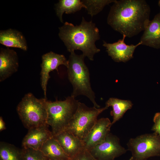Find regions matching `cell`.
I'll list each match as a JSON object with an SVG mask.
<instances>
[{"mask_svg": "<svg viewBox=\"0 0 160 160\" xmlns=\"http://www.w3.org/2000/svg\"><path fill=\"white\" fill-rule=\"evenodd\" d=\"M111 7L107 23L126 37H133L144 31L149 20L150 9L144 0H116Z\"/></svg>", "mask_w": 160, "mask_h": 160, "instance_id": "cell-1", "label": "cell"}, {"mask_svg": "<svg viewBox=\"0 0 160 160\" xmlns=\"http://www.w3.org/2000/svg\"><path fill=\"white\" fill-rule=\"evenodd\" d=\"M59 29V36L71 53L80 50L85 57L93 61L95 55L100 52L95 45L100 39L99 31L92 20L87 22L83 17L79 25L66 22Z\"/></svg>", "mask_w": 160, "mask_h": 160, "instance_id": "cell-2", "label": "cell"}, {"mask_svg": "<svg viewBox=\"0 0 160 160\" xmlns=\"http://www.w3.org/2000/svg\"><path fill=\"white\" fill-rule=\"evenodd\" d=\"M84 57L83 54L77 55L74 52L71 53L69 56L67 68L68 79L73 88L71 95L75 97L84 95L89 99L94 107L99 108L91 86L89 71L84 62Z\"/></svg>", "mask_w": 160, "mask_h": 160, "instance_id": "cell-3", "label": "cell"}, {"mask_svg": "<svg viewBox=\"0 0 160 160\" xmlns=\"http://www.w3.org/2000/svg\"><path fill=\"white\" fill-rule=\"evenodd\" d=\"M47 101L46 98L38 99L29 93L18 105L17 113L23 125L28 130L47 124Z\"/></svg>", "mask_w": 160, "mask_h": 160, "instance_id": "cell-4", "label": "cell"}, {"mask_svg": "<svg viewBox=\"0 0 160 160\" xmlns=\"http://www.w3.org/2000/svg\"><path fill=\"white\" fill-rule=\"evenodd\" d=\"M71 95L64 100L47 101V124L53 135L64 131L75 113L79 101Z\"/></svg>", "mask_w": 160, "mask_h": 160, "instance_id": "cell-5", "label": "cell"}, {"mask_svg": "<svg viewBox=\"0 0 160 160\" xmlns=\"http://www.w3.org/2000/svg\"><path fill=\"white\" fill-rule=\"evenodd\" d=\"M108 108L106 106L102 108L89 107L79 102L76 111L64 131L83 140L94 126L99 115Z\"/></svg>", "mask_w": 160, "mask_h": 160, "instance_id": "cell-6", "label": "cell"}, {"mask_svg": "<svg viewBox=\"0 0 160 160\" xmlns=\"http://www.w3.org/2000/svg\"><path fill=\"white\" fill-rule=\"evenodd\" d=\"M128 150L132 153V160H146L160 156V136L154 132L131 138L127 143Z\"/></svg>", "mask_w": 160, "mask_h": 160, "instance_id": "cell-7", "label": "cell"}, {"mask_svg": "<svg viewBox=\"0 0 160 160\" xmlns=\"http://www.w3.org/2000/svg\"><path fill=\"white\" fill-rule=\"evenodd\" d=\"M119 139L110 132L105 140L89 151L97 160H114L127 150L122 146Z\"/></svg>", "mask_w": 160, "mask_h": 160, "instance_id": "cell-8", "label": "cell"}, {"mask_svg": "<svg viewBox=\"0 0 160 160\" xmlns=\"http://www.w3.org/2000/svg\"><path fill=\"white\" fill-rule=\"evenodd\" d=\"M41 59V85L45 98H46L47 87L50 78L49 73L56 70L58 73L59 66L63 65L67 68L68 61L64 55L57 54L52 51L44 54L42 56Z\"/></svg>", "mask_w": 160, "mask_h": 160, "instance_id": "cell-9", "label": "cell"}, {"mask_svg": "<svg viewBox=\"0 0 160 160\" xmlns=\"http://www.w3.org/2000/svg\"><path fill=\"white\" fill-rule=\"evenodd\" d=\"M111 123L107 118L97 120L90 131L82 140L85 149L89 151L104 141L110 132Z\"/></svg>", "mask_w": 160, "mask_h": 160, "instance_id": "cell-10", "label": "cell"}, {"mask_svg": "<svg viewBox=\"0 0 160 160\" xmlns=\"http://www.w3.org/2000/svg\"><path fill=\"white\" fill-rule=\"evenodd\" d=\"M121 39L113 43H108L104 41L103 46L106 48L109 55L115 61L126 62L133 57L136 48L141 45L140 41L136 45L126 44L124 42L126 36L123 35Z\"/></svg>", "mask_w": 160, "mask_h": 160, "instance_id": "cell-11", "label": "cell"}, {"mask_svg": "<svg viewBox=\"0 0 160 160\" xmlns=\"http://www.w3.org/2000/svg\"><path fill=\"white\" fill-rule=\"evenodd\" d=\"M48 126L46 124L29 129L23 140V148L40 150L48 140L53 136Z\"/></svg>", "mask_w": 160, "mask_h": 160, "instance_id": "cell-12", "label": "cell"}, {"mask_svg": "<svg viewBox=\"0 0 160 160\" xmlns=\"http://www.w3.org/2000/svg\"><path fill=\"white\" fill-rule=\"evenodd\" d=\"M19 66L16 51L9 48L0 50V81L2 82L16 72Z\"/></svg>", "mask_w": 160, "mask_h": 160, "instance_id": "cell-13", "label": "cell"}, {"mask_svg": "<svg viewBox=\"0 0 160 160\" xmlns=\"http://www.w3.org/2000/svg\"><path fill=\"white\" fill-rule=\"evenodd\" d=\"M53 137L59 143L69 159L85 149L82 140L68 132L63 131Z\"/></svg>", "mask_w": 160, "mask_h": 160, "instance_id": "cell-14", "label": "cell"}, {"mask_svg": "<svg viewBox=\"0 0 160 160\" xmlns=\"http://www.w3.org/2000/svg\"><path fill=\"white\" fill-rule=\"evenodd\" d=\"M140 41L142 45L157 49L160 48V13L149 21Z\"/></svg>", "mask_w": 160, "mask_h": 160, "instance_id": "cell-15", "label": "cell"}, {"mask_svg": "<svg viewBox=\"0 0 160 160\" xmlns=\"http://www.w3.org/2000/svg\"><path fill=\"white\" fill-rule=\"evenodd\" d=\"M0 43L8 47L18 48L24 51L28 49L26 39L23 33L11 28L0 31Z\"/></svg>", "mask_w": 160, "mask_h": 160, "instance_id": "cell-16", "label": "cell"}, {"mask_svg": "<svg viewBox=\"0 0 160 160\" xmlns=\"http://www.w3.org/2000/svg\"><path fill=\"white\" fill-rule=\"evenodd\" d=\"M40 150L49 160H68L58 142L53 137L48 140Z\"/></svg>", "mask_w": 160, "mask_h": 160, "instance_id": "cell-17", "label": "cell"}, {"mask_svg": "<svg viewBox=\"0 0 160 160\" xmlns=\"http://www.w3.org/2000/svg\"><path fill=\"white\" fill-rule=\"evenodd\" d=\"M106 106H111L113 110L110 114L113 117L111 126L121 118L125 112L131 108L132 104L129 100H120L115 98H110L106 103Z\"/></svg>", "mask_w": 160, "mask_h": 160, "instance_id": "cell-18", "label": "cell"}, {"mask_svg": "<svg viewBox=\"0 0 160 160\" xmlns=\"http://www.w3.org/2000/svg\"><path fill=\"white\" fill-rule=\"evenodd\" d=\"M85 8L81 1L79 0H60L55 5L56 14L62 23H63V15L65 12L66 14L74 13Z\"/></svg>", "mask_w": 160, "mask_h": 160, "instance_id": "cell-19", "label": "cell"}, {"mask_svg": "<svg viewBox=\"0 0 160 160\" xmlns=\"http://www.w3.org/2000/svg\"><path fill=\"white\" fill-rule=\"evenodd\" d=\"M0 160H22L21 149L13 145L1 142Z\"/></svg>", "mask_w": 160, "mask_h": 160, "instance_id": "cell-20", "label": "cell"}, {"mask_svg": "<svg viewBox=\"0 0 160 160\" xmlns=\"http://www.w3.org/2000/svg\"><path fill=\"white\" fill-rule=\"evenodd\" d=\"M116 0H81L88 13L92 17L101 11L106 5L114 3Z\"/></svg>", "mask_w": 160, "mask_h": 160, "instance_id": "cell-21", "label": "cell"}, {"mask_svg": "<svg viewBox=\"0 0 160 160\" xmlns=\"http://www.w3.org/2000/svg\"><path fill=\"white\" fill-rule=\"evenodd\" d=\"M21 151L22 160H49L40 150L23 148Z\"/></svg>", "mask_w": 160, "mask_h": 160, "instance_id": "cell-22", "label": "cell"}, {"mask_svg": "<svg viewBox=\"0 0 160 160\" xmlns=\"http://www.w3.org/2000/svg\"><path fill=\"white\" fill-rule=\"evenodd\" d=\"M68 160H97L88 150L84 149L73 158Z\"/></svg>", "mask_w": 160, "mask_h": 160, "instance_id": "cell-23", "label": "cell"}, {"mask_svg": "<svg viewBox=\"0 0 160 160\" xmlns=\"http://www.w3.org/2000/svg\"><path fill=\"white\" fill-rule=\"evenodd\" d=\"M153 121L154 124L152 130L160 136V113H157L155 114Z\"/></svg>", "mask_w": 160, "mask_h": 160, "instance_id": "cell-24", "label": "cell"}, {"mask_svg": "<svg viewBox=\"0 0 160 160\" xmlns=\"http://www.w3.org/2000/svg\"><path fill=\"white\" fill-rule=\"evenodd\" d=\"M6 129L5 124L2 117H0V131H1Z\"/></svg>", "mask_w": 160, "mask_h": 160, "instance_id": "cell-25", "label": "cell"}, {"mask_svg": "<svg viewBox=\"0 0 160 160\" xmlns=\"http://www.w3.org/2000/svg\"><path fill=\"white\" fill-rule=\"evenodd\" d=\"M158 5L160 8V0H159L158 1Z\"/></svg>", "mask_w": 160, "mask_h": 160, "instance_id": "cell-26", "label": "cell"}, {"mask_svg": "<svg viewBox=\"0 0 160 160\" xmlns=\"http://www.w3.org/2000/svg\"><path fill=\"white\" fill-rule=\"evenodd\" d=\"M132 158L131 157L130 159H129V160H132Z\"/></svg>", "mask_w": 160, "mask_h": 160, "instance_id": "cell-27", "label": "cell"}, {"mask_svg": "<svg viewBox=\"0 0 160 160\" xmlns=\"http://www.w3.org/2000/svg\"></svg>", "mask_w": 160, "mask_h": 160, "instance_id": "cell-28", "label": "cell"}]
</instances>
